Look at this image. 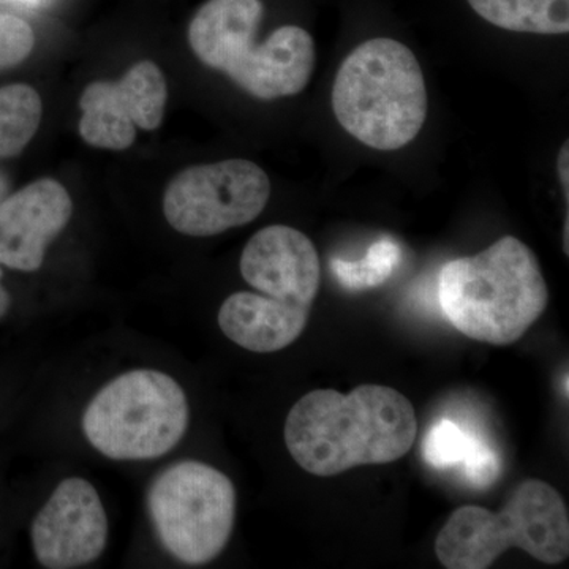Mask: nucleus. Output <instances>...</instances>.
Here are the masks:
<instances>
[{
    "instance_id": "nucleus-15",
    "label": "nucleus",
    "mask_w": 569,
    "mask_h": 569,
    "mask_svg": "<svg viewBox=\"0 0 569 569\" xmlns=\"http://www.w3.org/2000/svg\"><path fill=\"white\" fill-rule=\"evenodd\" d=\"M39 92L28 84L0 89V159L18 156L31 142L41 122Z\"/></svg>"
},
{
    "instance_id": "nucleus-10",
    "label": "nucleus",
    "mask_w": 569,
    "mask_h": 569,
    "mask_svg": "<svg viewBox=\"0 0 569 569\" xmlns=\"http://www.w3.org/2000/svg\"><path fill=\"white\" fill-rule=\"evenodd\" d=\"M31 533L41 567H86L107 548L108 519L102 498L86 479H63L33 519Z\"/></svg>"
},
{
    "instance_id": "nucleus-9",
    "label": "nucleus",
    "mask_w": 569,
    "mask_h": 569,
    "mask_svg": "<svg viewBox=\"0 0 569 569\" xmlns=\"http://www.w3.org/2000/svg\"><path fill=\"white\" fill-rule=\"evenodd\" d=\"M167 81L153 62L137 63L116 82L96 81L82 92L80 133L93 148L123 151L137 129L156 130L163 121Z\"/></svg>"
},
{
    "instance_id": "nucleus-21",
    "label": "nucleus",
    "mask_w": 569,
    "mask_h": 569,
    "mask_svg": "<svg viewBox=\"0 0 569 569\" xmlns=\"http://www.w3.org/2000/svg\"><path fill=\"white\" fill-rule=\"evenodd\" d=\"M0 2L10 3V6L24 7V9H41L50 6L52 0H0Z\"/></svg>"
},
{
    "instance_id": "nucleus-1",
    "label": "nucleus",
    "mask_w": 569,
    "mask_h": 569,
    "mask_svg": "<svg viewBox=\"0 0 569 569\" xmlns=\"http://www.w3.org/2000/svg\"><path fill=\"white\" fill-rule=\"evenodd\" d=\"M283 433L302 470L336 477L403 458L417 440L418 419L410 400L395 388L361 385L350 395L316 389L291 408Z\"/></svg>"
},
{
    "instance_id": "nucleus-6",
    "label": "nucleus",
    "mask_w": 569,
    "mask_h": 569,
    "mask_svg": "<svg viewBox=\"0 0 569 569\" xmlns=\"http://www.w3.org/2000/svg\"><path fill=\"white\" fill-rule=\"evenodd\" d=\"M189 417L186 392L173 377L132 370L97 392L82 415V432L104 458L157 459L182 440Z\"/></svg>"
},
{
    "instance_id": "nucleus-20",
    "label": "nucleus",
    "mask_w": 569,
    "mask_h": 569,
    "mask_svg": "<svg viewBox=\"0 0 569 569\" xmlns=\"http://www.w3.org/2000/svg\"><path fill=\"white\" fill-rule=\"evenodd\" d=\"M569 144L568 141L561 146L559 160H557V173H559V179L561 187H563L565 198L567 201L569 200Z\"/></svg>"
},
{
    "instance_id": "nucleus-2",
    "label": "nucleus",
    "mask_w": 569,
    "mask_h": 569,
    "mask_svg": "<svg viewBox=\"0 0 569 569\" xmlns=\"http://www.w3.org/2000/svg\"><path fill=\"white\" fill-rule=\"evenodd\" d=\"M438 301L468 339L511 346L545 313L549 290L533 250L505 236L473 257L448 261L438 276Z\"/></svg>"
},
{
    "instance_id": "nucleus-5",
    "label": "nucleus",
    "mask_w": 569,
    "mask_h": 569,
    "mask_svg": "<svg viewBox=\"0 0 569 569\" xmlns=\"http://www.w3.org/2000/svg\"><path fill=\"white\" fill-rule=\"evenodd\" d=\"M511 548L526 550L542 563L568 559L567 505L548 482H520L498 512L471 505L456 509L436 541L438 560L448 569L490 568Z\"/></svg>"
},
{
    "instance_id": "nucleus-13",
    "label": "nucleus",
    "mask_w": 569,
    "mask_h": 569,
    "mask_svg": "<svg viewBox=\"0 0 569 569\" xmlns=\"http://www.w3.org/2000/svg\"><path fill=\"white\" fill-rule=\"evenodd\" d=\"M310 312L263 295L239 291L228 296L219 310L220 329L236 346L253 353L283 350L305 332Z\"/></svg>"
},
{
    "instance_id": "nucleus-19",
    "label": "nucleus",
    "mask_w": 569,
    "mask_h": 569,
    "mask_svg": "<svg viewBox=\"0 0 569 569\" xmlns=\"http://www.w3.org/2000/svg\"><path fill=\"white\" fill-rule=\"evenodd\" d=\"M460 467H463V477L471 486L486 489L500 477L501 460L485 438L475 436Z\"/></svg>"
},
{
    "instance_id": "nucleus-14",
    "label": "nucleus",
    "mask_w": 569,
    "mask_h": 569,
    "mask_svg": "<svg viewBox=\"0 0 569 569\" xmlns=\"http://www.w3.org/2000/svg\"><path fill=\"white\" fill-rule=\"evenodd\" d=\"M482 20L505 31L561 36L569 32V0H468Z\"/></svg>"
},
{
    "instance_id": "nucleus-4",
    "label": "nucleus",
    "mask_w": 569,
    "mask_h": 569,
    "mask_svg": "<svg viewBox=\"0 0 569 569\" xmlns=\"http://www.w3.org/2000/svg\"><path fill=\"white\" fill-rule=\"evenodd\" d=\"M332 110L351 137L377 151H397L421 132L427 116L425 74L417 56L392 39L355 48L336 74Z\"/></svg>"
},
{
    "instance_id": "nucleus-22",
    "label": "nucleus",
    "mask_w": 569,
    "mask_h": 569,
    "mask_svg": "<svg viewBox=\"0 0 569 569\" xmlns=\"http://www.w3.org/2000/svg\"><path fill=\"white\" fill-rule=\"evenodd\" d=\"M2 269H0V280H2ZM10 307V295L9 291L6 290V288L2 287V283H0V318L6 316L7 312H9Z\"/></svg>"
},
{
    "instance_id": "nucleus-12",
    "label": "nucleus",
    "mask_w": 569,
    "mask_h": 569,
    "mask_svg": "<svg viewBox=\"0 0 569 569\" xmlns=\"http://www.w3.org/2000/svg\"><path fill=\"white\" fill-rule=\"evenodd\" d=\"M73 203L63 186L40 179L0 203V264L17 271L41 268L48 246L70 222Z\"/></svg>"
},
{
    "instance_id": "nucleus-18",
    "label": "nucleus",
    "mask_w": 569,
    "mask_h": 569,
    "mask_svg": "<svg viewBox=\"0 0 569 569\" xmlns=\"http://www.w3.org/2000/svg\"><path fill=\"white\" fill-rule=\"evenodd\" d=\"M36 44L31 26L13 14L0 13V71L26 61Z\"/></svg>"
},
{
    "instance_id": "nucleus-17",
    "label": "nucleus",
    "mask_w": 569,
    "mask_h": 569,
    "mask_svg": "<svg viewBox=\"0 0 569 569\" xmlns=\"http://www.w3.org/2000/svg\"><path fill=\"white\" fill-rule=\"evenodd\" d=\"M473 437L451 419H440L430 427L422 441V456L429 466L438 470L460 467Z\"/></svg>"
},
{
    "instance_id": "nucleus-23",
    "label": "nucleus",
    "mask_w": 569,
    "mask_h": 569,
    "mask_svg": "<svg viewBox=\"0 0 569 569\" xmlns=\"http://www.w3.org/2000/svg\"><path fill=\"white\" fill-rule=\"evenodd\" d=\"M7 192H9V182L0 174V203H2L3 198L7 197Z\"/></svg>"
},
{
    "instance_id": "nucleus-11",
    "label": "nucleus",
    "mask_w": 569,
    "mask_h": 569,
    "mask_svg": "<svg viewBox=\"0 0 569 569\" xmlns=\"http://www.w3.org/2000/svg\"><path fill=\"white\" fill-rule=\"evenodd\" d=\"M241 274L266 298L312 310L320 291V257L305 233L272 224L250 238L241 254Z\"/></svg>"
},
{
    "instance_id": "nucleus-16",
    "label": "nucleus",
    "mask_w": 569,
    "mask_h": 569,
    "mask_svg": "<svg viewBox=\"0 0 569 569\" xmlns=\"http://www.w3.org/2000/svg\"><path fill=\"white\" fill-rule=\"evenodd\" d=\"M402 263V247L392 238H381L370 246L362 260L332 258L331 271L346 290L365 291L380 287L391 279Z\"/></svg>"
},
{
    "instance_id": "nucleus-3",
    "label": "nucleus",
    "mask_w": 569,
    "mask_h": 569,
    "mask_svg": "<svg viewBox=\"0 0 569 569\" xmlns=\"http://www.w3.org/2000/svg\"><path fill=\"white\" fill-rule=\"evenodd\" d=\"M261 18L260 0H209L190 22V47L257 99L298 96L312 77L316 43L305 29L283 26L254 47Z\"/></svg>"
},
{
    "instance_id": "nucleus-7",
    "label": "nucleus",
    "mask_w": 569,
    "mask_h": 569,
    "mask_svg": "<svg viewBox=\"0 0 569 569\" xmlns=\"http://www.w3.org/2000/svg\"><path fill=\"white\" fill-rule=\"evenodd\" d=\"M148 508L163 548L190 567L209 563L230 541L236 490L222 471L183 460L152 482Z\"/></svg>"
},
{
    "instance_id": "nucleus-8",
    "label": "nucleus",
    "mask_w": 569,
    "mask_h": 569,
    "mask_svg": "<svg viewBox=\"0 0 569 569\" xmlns=\"http://www.w3.org/2000/svg\"><path fill=\"white\" fill-rule=\"evenodd\" d=\"M269 197L263 168L244 159L223 160L176 176L164 192L163 213L179 233L208 238L253 222Z\"/></svg>"
}]
</instances>
